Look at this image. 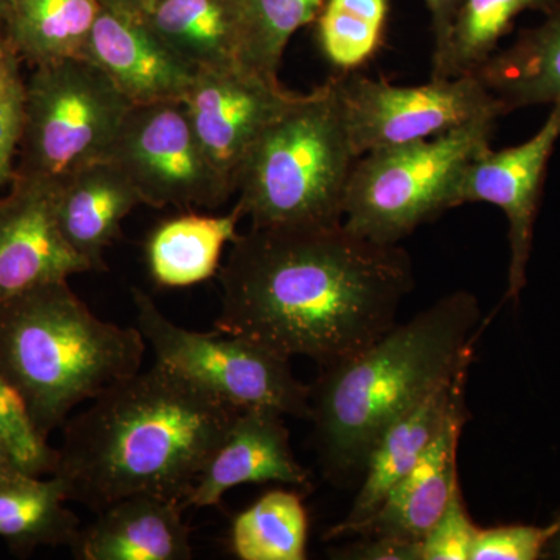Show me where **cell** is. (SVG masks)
Segmentation results:
<instances>
[{
    "instance_id": "f35d334b",
    "label": "cell",
    "mask_w": 560,
    "mask_h": 560,
    "mask_svg": "<svg viewBox=\"0 0 560 560\" xmlns=\"http://www.w3.org/2000/svg\"><path fill=\"white\" fill-rule=\"evenodd\" d=\"M0 38H2V22H0Z\"/></svg>"
},
{
    "instance_id": "30bf717a",
    "label": "cell",
    "mask_w": 560,
    "mask_h": 560,
    "mask_svg": "<svg viewBox=\"0 0 560 560\" xmlns=\"http://www.w3.org/2000/svg\"><path fill=\"white\" fill-rule=\"evenodd\" d=\"M108 160L150 208L215 209L234 194L206 156L183 101L131 106Z\"/></svg>"
},
{
    "instance_id": "4316f807",
    "label": "cell",
    "mask_w": 560,
    "mask_h": 560,
    "mask_svg": "<svg viewBox=\"0 0 560 560\" xmlns=\"http://www.w3.org/2000/svg\"><path fill=\"white\" fill-rule=\"evenodd\" d=\"M326 0H235L238 21V61L278 81L287 44L300 28L318 18Z\"/></svg>"
},
{
    "instance_id": "d590c367",
    "label": "cell",
    "mask_w": 560,
    "mask_h": 560,
    "mask_svg": "<svg viewBox=\"0 0 560 560\" xmlns=\"http://www.w3.org/2000/svg\"><path fill=\"white\" fill-rule=\"evenodd\" d=\"M20 474H22V471L18 469L16 464H14L10 456L7 455V452L0 447V486L13 480V478H16Z\"/></svg>"
},
{
    "instance_id": "5bb4252c",
    "label": "cell",
    "mask_w": 560,
    "mask_h": 560,
    "mask_svg": "<svg viewBox=\"0 0 560 560\" xmlns=\"http://www.w3.org/2000/svg\"><path fill=\"white\" fill-rule=\"evenodd\" d=\"M285 416L272 408H243L202 467L183 501L186 508L219 506L224 493L242 485L282 482L311 488L308 471L291 448Z\"/></svg>"
},
{
    "instance_id": "f1b7e54d",
    "label": "cell",
    "mask_w": 560,
    "mask_h": 560,
    "mask_svg": "<svg viewBox=\"0 0 560 560\" xmlns=\"http://www.w3.org/2000/svg\"><path fill=\"white\" fill-rule=\"evenodd\" d=\"M0 447L18 469L33 477H49L57 464V448L36 429L25 401L0 371Z\"/></svg>"
},
{
    "instance_id": "8d00e7d4",
    "label": "cell",
    "mask_w": 560,
    "mask_h": 560,
    "mask_svg": "<svg viewBox=\"0 0 560 560\" xmlns=\"http://www.w3.org/2000/svg\"><path fill=\"white\" fill-rule=\"evenodd\" d=\"M545 555H550L552 559H560V529L556 534L555 539L551 540V544L548 545Z\"/></svg>"
},
{
    "instance_id": "484cf974",
    "label": "cell",
    "mask_w": 560,
    "mask_h": 560,
    "mask_svg": "<svg viewBox=\"0 0 560 560\" xmlns=\"http://www.w3.org/2000/svg\"><path fill=\"white\" fill-rule=\"evenodd\" d=\"M307 539V511L294 490H271L232 521L231 550L241 560H304Z\"/></svg>"
},
{
    "instance_id": "836d02e7",
    "label": "cell",
    "mask_w": 560,
    "mask_h": 560,
    "mask_svg": "<svg viewBox=\"0 0 560 560\" xmlns=\"http://www.w3.org/2000/svg\"><path fill=\"white\" fill-rule=\"evenodd\" d=\"M423 2L431 14V27H433L434 47H436L451 31L464 0H423Z\"/></svg>"
},
{
    "instance_id": "6da1fadb",
    "label": "cell",
    "mask_w": 560,
    "mask_h": 560,
    "mask_svg": "<svg viewBox=\"0 0 560 560\" xmlns=\"http://www.w3.org/2000/svg\"><path fill=\"white\" fill-rule=\"evenodd\" d=\"M231 245L217 331L319 370L388 334L415 290L407 249L368 241L342 221L250 226Z\"/></svg>"
},
{
    "instance_id": "7a4b0ae2",
    "label": "cell",
    "mask_w": 560,
    "mask_h": 560,
    "mask_svg": "<svg viewBox=\"0 0 560 560\" xmlns=\"http://www.w3.org/2000/svg\"><path fill=\"white\" fill-rule=\"evenodd\" d=\"M90 401L62 425L51 475L95 514L139 493L183 503L238 411L160 361Z\"/></svg>"
},
{
    "instance_id": "1f68e13d",
    "label": "cell",
    "mask_w": 560,
    "mask_h": 560,
    "mask_svg": "<svg viewBox=\"0 0 560 560\" xmlns=\"http://www.w3.org/2000/svg\"><path fill=\"white\" fill-rule=\"evenodd\" d=\"M478 530L480 526L471 521L458 486L441 517L422 539L423 560H470Z\"/></svg>"
},
{
    "instance_id": "44dd1931",
    "label": "cell",
    "mask_w": 560,
    "mask_h": 560,
    "mask_svg": "<svg viewBox=\"0 0 560 560\" xmlns=\"http://www.w3.org/2000/svg\"><path fill=\"white\" fill-rule=\"evenodd\" d=\"M136 16L198 72L241 65L235 0H153Z\"/></svg>"
},
{
    "instance_id": "8fae6325",
    "label": "cell",
    "mask_w": 560,
    "mask_h": 560,
    "mask_svg": "<svg viewBox=\"0 0 560 560\" xmlns=\"http://www.w3.org/2000/svg\"><path fill=\"white\" fill-rule=\"evenodd\" d=\"M560 139V105L533 138L521 145L482 151L464 167L456 186L455 206L489 202L508 219L510 268L506 300L517 301L526 287L534 226L539 215L548 164Z\"/></svg>"
},
{
    "instance_id": "ffe728a7",
    "label": "cell",
    "mask_w": 560,
    "mask_h": 560,
    "mask_svg": "<svg viewBox=\"0 0 560 560\" xmlns=\"http://www.w3.org/2000/svg\"><path fill=\"white\" fill-rule=\"evenodd\" d=\"M536 27L523 28L478 70L508 113L534 105H560V0Z\"/></svg>"
},
{
    "instance_id": "9c48e42d",
    "label": "cell",
    "mask_w": 560,
    "mask_h": 560,
    "mask_svg": "<svg viewBox=\"0 0 560 560\" xmlns=\"http://www.w3.org/2000/svg\"><path fill=\"white\" fill-rule=\"evenodd\" d=\"M337 83L350 143L360 158L383 147L434 138L482 117L510 114L477 73L394 86L349 72L337 75Z\"/></svg>"
},
{
    "instance_id": "ba28073f",
    "label": "cell",
    "mask_w": 560,
    "mask_h": 560,
    "mask_svg": "<svg viewBox=\"0 0 560 560\" xmlns=\"http://www.w3.org/2000/svg\"><path fill=\"white\" fill-rule=\"evenodd\" d=\"M136 327L156 361L231 407H264L307 419L311 389L294 377L290 360L234 335L201 334L173 323L145 291L132 289Z\"/></svg>"
},
{
    "instance_id": "f546056e",
    "label": "cell",
    "mask_w": 560,
    "mask_h": 560,
    "mask_svg": "<svg viewBox=\"0 0 560 560\" xmlns=\"http://www.w3.org/2000/svg\"><path fill=\"white\" fill-rule=\"evenodd\" d=\"M21 58L0 38V190L9 186L16 171L18 151L24 128L25 80Z\"/></svg>"
},
{
    "instance_id": "e575fe53",
    "label": "cell",
    "mask_w": 560,
    "mask_h": 560,
    "mask_svg": "<svg viewBox=\"0 0 560 560\" xmlns=\"http://www.w3.org/2000/svg\"><path fill=\"white\" fill-rule=\"evenodd\" d=\"M106 9L121 11V13L139 14L153 0H101Z\"/></svg>"
},
{
    "instance_id": "d6a6232c",
    "label": "cell",
    "mask_w": 560,
    "mask_h": 560,
    "mask_svg": "<svg viewBox=\"0 0 560 560\" xmlns=\"http://www.w3.org/2000/svg\"><path fill=\"white\" fill-rule=\"evenodd\" d=\"M364 537L359 544L335 550L331 558L350 560H423L422 541H404L388 537Z\"/></svg>"
},
{
    "instance_id": "277c9868",
    "label": "cell",
    "mask_w": 560,
    "mask_h": 560,
    "mask_svg": "<svg viewBox=\"0 0 560 560\" xmlns=\"http://www.w3.org/2000/svg\"><path fill=\"white\" fill-rule=\"evenodd\" d=\"M145 349L138 327L98 318L68 279L0 304V371L47 440L83 401L139 372Z\"/></svg>"
},
{
    "instance_id": "52a82bcc",
    "label": "cell",
    "mask_w": 560,
    "mask_h": 560,
    "mask_svg": "<svg viewBox=\"0 0 560 560\" xmlns=\"http://www.w3.org/2000/svg\"><path fill=\"white\" fill-rule=\"evenodd\" d=\"M131 106L86 58L36 66L25 80L14 176L60 184L92 162L108 160Z\"/></svg>"
},
{
    "instance_id": "8992f818",
    "label": "cell",
    "mask_w": 560,
    "mask_h": 560,
    "mask_svg": "<svg viewBox=\"0 0 560 560\" xmlns=\"http://www.w3.org/2000/svg\"><path fill=\"white\" fill-rule=\"evenodd\" d=\"M497 120L482 117L431 140L363 154L346 190L345 226L368 241L399 245L422 224L456 208L460 173L490 149Z\"/></svg>"
},
{
    "instance_id": "d6986e66",
    "label": "cell",
    "mask_w": 560,
    "mask_h": 560,
    "mask_svg": "<svg viewBox=\"0 0 560 560\" xmlns=\"http://www.w3.org/2000/svg\"><path fill=\"white\" fill-rule=\"evenodd\" d=\"M143 205L138 189L116 162H92L57 184L55 217L70 248L91 265L106 270L103 254L120 235L121 221Z\"/></svg>"
},
{
    "instance_id": "d4e9b609",
    "label": "cell",
    "mask_w": 560,
    "mask_h": 560,
    "mask_svg": "<svg viewBox=\"0 0 560 560\" xmlns=\"http://www.w3.org/2000/svg\"><path fill=\"white\" fill-rule=\"evenodd\" d=\"M558 0H464L451 31L434 47L431 79L474 75L499 50L523 11L547 14Z\"/></svg>"
},
{
    "instance_id": "e0dca14e",
    "label": "cell",
    "mask_w": 560,
    "mask_h": 560,
    "mask_svg": "<svg viewBox=\"0 0 560 560\" xmlns=\"http://www.w3.org/2000/svg\"><path fill=\"white\" fill-rule=\"evenodd\" d=\"M467 420L469 411L466 407V389H463L453 401L440 434L410 474L390 490L359 536L422 541L447 508L455 489L460 486L458 448Z\"/></svg>"
},
{
    "instance_id": "83f0119b",
    "label": "cell",
    "mask_w": 560,
    "mask_h": 560,
    "mask_svg": "<svg viewBox=\"0 0 560 560\" xmlns=\"http://www.w3.org/2000/svg\"><path fill=\"white\" fill-rule=\"evenodd\" d=\"M388 14L389 0H326L315 21L324 57L341 73L361 68L382 46Z\"/></svg>"
},
{
    "instance_id": "4dcf8cb0",
    "label": "cell",
    "mask_w": 560,
    "mask_h": 560,
    "mask_svg": "<svg viewBox=\"0 0 560 560\" xmlns=\"http://www.w3.org/2000/svg\"><path fill=\"white\" fill-rule=\"evenodd\" d=\"M560 529V515L550 525H512L480 528L470 560H537Z\"/></svg>"
},
{
    "instance_id": "2e32d148",
    "label": "cell",
    "mask_w": 560,
    "mask_h": 560,
    "mask_svg": "<svg viewBox=\"0 0 560 560\" xmlns=\"http://www.w3.org/2000/svg\"><path fill=\"white\" fill-rule=\"evenodd\" d=\"M83 58L94 62L132 106L184 101L198 73L138 16L103 5Z\"/></svg>"
},
{
    "instance_id": "5b68a950",
    "label": "cell",
    "mask_w": 560,
    "mask_h": 560,
    "mask_svg": "<svg viewBox=\"0 0 560 560\" xmlns=\"http://www.w3.org/2000/svg\"><path fill=\"white\" fill-rule=\"evenodd\" d=\"M359 160L331 77L261 131L237 175V208L257 228L341 223Z\"/></svg>"
},
{
    "instance_id": "74e56055",
    "label": "cell",
    "mask_w": 560,
    "mask_h": 560,
    "mask_svg": "<svg viewBox=\"0 0 560 560\" xmlns=\"http://www.w3.org/2000/svg\"><path fill=\"white\" fill-rule=\"evenodd\" d=\"M10 0H0V22H2L3 14H5L7 7H9Z\"/></svg>"
},
{
    "instance_id": "9a60e30c",
    "label": "cell",
    "mask_w": 560,
    "mask_h": 560,
    "mask_svg": "<svg viewBox=\"0 0 560 560\" xmlns=\"http://www.w3.org/2000/svg\"><path fill=\"white\" fill-rule=\"evenodd\" d=\"M474 359L460 364L458 371L438 383L415 407L394 420L372 448L355 499L348 515L327 530L324 539L359 536L361 529L374 517L390 490L412 470L423 453L440 434L453 401L466 389L467 377Z\"/></svg>"
},
{
    "instance_id": "ac0fdd59",
    "label": "cell",
    "mask_w": 560,
    "mask_h": 560,
    "mask_svg": "<svg viewBox=\"0 0 560 560\" xmlns=\"http://www.w3.org/2000/svg\"><path fill=\"white\" fill-rule=\"evenodd\" d=\"M186 508L164 497H127L97 512L70 551L79 560H190Z\"/></svg>"
},
{
    "instance_id": "7402d4cb",
    "label": "cell",
    "mask_w": 560,
    "mask_h": 560,
    "mask_svg": "<svg viewBox=\"0 0 560 560\" xmlns=\"http://www.w3.org/2000/svg\"><path fill=\"white\" fill-rule=\"evenodd\" d=\"M243 219L235 206L228 215L183 213L161 221L145 242L151 279L165 289L197 285L220 270L224 246L238 237Z\"/></svg>"
},
{
    "instance_id": "3957f363",
    "label": "cell",
    "mask_w": 560,
    "mask_h": 560,
    "mask_svg": "<svg viewBox=\"0 0 560 560\" xmlns=\"http://www.w3.org/2000/svg\"><path fill=\"white\" fill-rule=\"evenodd\" d=\"M480 323L477 296L455 291L352 359L319 370L308 386V420L327 481L348 486L361 478L390 423L474 359Z\"/></svg>"
},
{
    "instance_id": "603a6c76",
    "label": "cell",
    "mask_w": 560,
    "mask_h": 560,
    "mask_svg": "<svg viewBox=\"0 0 560 560\" xmlns=\"http://www.w3.org/2000/svg\"><path fill=\"white\" fill-rule=\"evenodd\" d=\"M101 0H10L2 36L32 68L83 57Z\"/></svg>"
},
{
    "instance_id": "7c38bea8",
    "label": "cell",
    "mask_w": 560,
    "mask_h": 560,
    "mask_svg": "<svg viewBox=\"0 0 560 560\" xmlns=\"http://www.w3.org/2000/svg\"><path fill=\"white\" fill-rule=\"evenodd\" d=\"M300 95L242 65L197 73L183 102L206 156L234 194L250 147Z\"/></svg>"
},
{
    "instance_id": "cb8c5ba5",
    "label": "cell",
    "mask_w": 560,
    "mask_h": 560,
    "mask_svg": "<svg viewBox=\"0 0 560 560\" xmlns=\"http://www.w3.org/2000/svg\"><path fill=\"white\" fill-rule=\"evenodd\" d=\"M57 477L20 474L0 486V539L20 558L43 547H72L81 530Z\"/></svg>"
},
{
    "instance_id": "4fadbf2b",
    "label": "cell",
    "mask_w": 560,
    "mask_h": 560,
    "mask_svg": "<svg viewBox=\"0 0 560 560\" xmlns=\"http://www.w3.org/2000/svg\"><path fill=\"white\" fill-rule=\"evenodd\" d=\"M10 186L0 197V304L40 283L92 271L58 230L57 184L14 176Z\"/></svg>"
}]
</instances>
